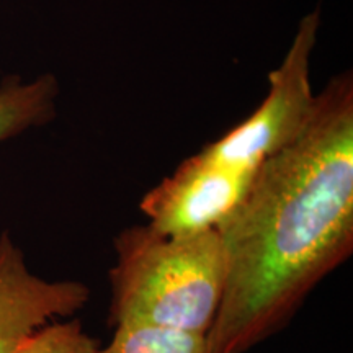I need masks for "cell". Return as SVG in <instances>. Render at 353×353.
I'll list each match as a JSON object with an SVG mask.
<instances>
[{
  "instance_id": "1",
  "label": "cell",
  "mask_w": 353,
  "mask_h": 353,
  "mask_svg": "<svg viewBox=\"0 0 353 353\" xmlns=\"http://www.w3.org/2000/svg\"><path fill=\"white\" fill-rule=\"evenodd\" d=\"M218 232L228 278L210 347L247 353L283 329L353 252L350 70L316 94L301 132L260 165Z\"/></svg>"
},
{
  "instance_id": "3",
  "label": "cell",
  "mask_w": 353,
  "mask_h": 353,
  "mask_svg": "<svg viewBox=\"0 0 353 353\" xmlns=\"http://www.w3.org/2000/svg\"><path fill=\"white\" fill-rule=\"evenodd\" d=\"M321 30V10L304 15L288 51L268 76V94L241 125L206 144L203 154L234 169L257 172L273 154L291 143L314 108L311 61Z\"/></svg>"
},
{
  "instance_id": "2",
  "label": "cell",
  "mask_w": 353,
  "mask_h": 353,
  "mask_svg": "<svg viewBox=\"0 0 353 353\" xmlns=\"http://www.w3.org/2000/svg\"><path fill=\"white\" fill-rule=\"evenodd\" d=\"M117 262L110 270L113 327L144 324L210 334L228 278L218 229L165 234L138 224L114 237Z\"/></svg>"
},
{
  "instance_id": "5",
  "label": "cell",
  "mask_w": 353,
  "mask_h": 353,
  "mask_svg": "<svg viewBox=\"0 0 353 353\" xmlns=\"http://www.w3.org/2000/svg\"><path fill=\"white\" fill-rule=\"evenodd\" d=\"M88 299L82 281L33 273L10 234H0V353H12L51 322L72 317Z\"/></svg>"
},
{
  "instance_id": "4",
  "label": "cell",
  "mask_w": 353,
  "mask_h": 353,
  "mask_svg": "<svg viewBox=\"0 0 353 353\" xmlns=\"http://www.w3.org/2000/svg\"><path fill=\"white\" fill-rule=\"evenodd\" d=\"M255 174L221 164L200 151L149 190L139 210L161 232L213 231L244 200Z\"/></svg>"
},
{
  "instance_id": "6",
  "label": "cell",
  "mask_w": 353,
  "mask_h": 353,
  "mask_svg": "<svg viewBox=\"0 0 353 353\" xmlns=\"http://www.w3.org/2000/svg\"><path fill=\"white\" fill-rule=\"evenodd\" d=\"M59 92V81L52 74H43L30 82L17 76L3 79L0 83V144L54 120Z\"/></svg>"
},
{
  "instance_id": "7",
  "label": "cell",
  "mask_w": 353,
  "mask_h": 353,
  "mask_svg": "<svg viewBox=\"0 0 353 353\" xmlns=\"http://www.w3.org/2000/svg\"><path fill=\"white\" fill-rule=\"evenodd\" d=\"M97 353H213L208 335L185 330L126 324L114 327L107 345Z\"/></svg>"
},
{
  "instance_id": "8",
  "label": "cell",
  "mask_w": 353,
  "mask_h": 353,
  "mask_svg": "<svg viewBox=\"0 0 353 353\" xmlns=\"http://www.w3.org/2000/svg\"><path fill=\"white\" fill-rule=\"evenodd\" d=\"M100 343L79 319H63L48 324L12 353H97Z\"/></svg>"
}]
</instances>
